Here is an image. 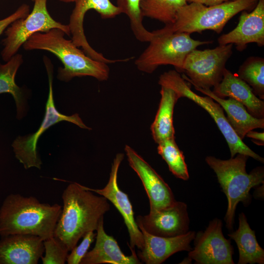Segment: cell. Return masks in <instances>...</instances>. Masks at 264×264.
<instances>
[{"label":"cell","instance_id":"cell-34","mask_svg":"<svg viewBox=\"0 0 264 264\" xmlns=\"http://www.w3.org/2000/svg\"><path fill=\"white\" fill-rule=\"evenodd\" d=\"M59 0L62 2H66V3L74 2L75 1V0Z\"/></svg>","mask_w":264,"mask_h":264},{"label":"cell","instance_id":"cell-21","mask_svg":"<svg viewBox=\"0 0 264 264\" xmlns=\"http://www.w3.org/2000/svg\"><path fill=\"white\" fill-rule=\"evenodd\" d=\"M195 88L212 98L218 103L227 114V121L232 129L242 140L250 131L264 128V118L253 116L245 107L236 100L228 98L227 99L216 96L210 89H203L194 86Z\"/></svg>","mask_w":264,"mask_h":264},{"label":"cell","instance_id":"cell-11","mask_svg":"<svg viewBox=\"0 0 264 264\" xmlns=\"http://www.w3.org/2000/svg\"><path fill=\"white\" fill-rule=\"evenodd\" d=\"M222 226L221 220L215 219L203 232L196 233L194 247L188 257L198 264H234L233 247L230 239L224 237Z\"/></svg>","mask_w":264,"mask_h":264},{"label":"cell","instance_id":"cell-19","mask_svg":"<svg viewBox=\"0 0 264 264\" xmlns=\"http://www.w3.org/2000/svg\"><path fill=\"white\" fill-rule=\"evenodd\" d=\"M96 240L93 249L88 251L80 264H141L134 249H130L132 254L127 256L121 251L116 240L108 235L104 228V217L100 220Z\"/></svg>","mask_w":264,"mask_h":264},{"label":"cell","instance_id":"cell-26","mask_svg":"<svg viewBox=\"0 0 264 264\" xmlns=\"http://www.w3.org/2000/svg\"><path fill=\"white\" fill-rule=\"evenodd\" d=\"M238 76L252 89L255 95L264 99V59L249 57L240 66Z\"/></svg>","mask_w":264,"mask_h":264},{"label":"cell","instance_id":"cell-15","mask_svg":"<svg viewBox=\"0 0 264 264\" xmlns=\"http://www.w3.org/2000/svg\"><path fill=\"white\" fill-rule=\"evenodd\" d=\"M125 151L129 165L142 181L149 199L150 210L168 206L176 200L168 184L130 146Z\"/></svg>","mask_w":264,"mask_h":264},{"label":"cell","instance_id":"cell-10","mask_svg":"<svg viewBox=\"0 0 264 264\" xmlns=\"http://www.w3.org/2000/svg\"><path fill=\"white\" fill-rule=\"evenodd\" d=\"M47 0H35L32 11L25 17L13 22L6 29V38L2 41L3 48L1 52L4 61H8L17 54L24 43L36 33L57 28L70 35L68 25L55 21L50 16L47 9Z\"/></svg>","mask_w":264,"mask_h":264},{"label":"cell","instance_id":"cell-14","mask_svg":"<svg viewBox=\"0 0 264 264\" xmlns=\"http://www.w3.org/2000/svg\"><path fill=\"white\" fill-rule=\"evenodd\" d=\"M122 153H118L112 164L109 180L103 189H94L85 186V188L98 195L104 197L110 201L122 215L130 236V249L135 246L139 250L143 247V235L138 228L134 217L132 206L128 196L119 188L117 174L120 164L124 158Z\"/></svg>","mask_w":264,"mask_h":264},{"label":"cell","instance_id":"cell-12","mask_svg":"<svg viewBox=\"0 0 264 264\" xmlns=\"http://www.w3.org/2000/svg\"><path fill=\"white\" fill-rule=\"evenodd\" d=\"M75 6L70 16L68 24L71 40L77 46L81 47L88 57L106 64L120 62V59L111 60L95 50L88 43L85 34L83 22L87 12L95 10L102 19H112L121 13L118 7L110 0H75Z\"/></svg>","mask_w":264,"mask_h":264},{"label":"cell","instance_id":"cell-5","mask_svg":"<svg viewBox=\"0 0 264 264\" xmlns=\"http://www.w3.org/2000/svg\"><path fill=\"white\" fill-rule=\"evenodd\" d=\"M259 0H236L206 6L191 2L180 8L175 22L157 30L162 33L181 32L191 34L213 30L220 33L228 22L243 11L253 10Z\"/></svg>","mask_w":264,"mask_h":264},{"label":"cell","instance_id":"cell-18","mask_svg":"<svg viewBox=\"0 0 264 264\" xmlns=\"http://www.w3.org/2000/svg\"><path fill=\"white\" fill-rule=\"evenodd\" d=\"M143 235L144 244L137 256L146 264H160L174 254L192 249L191 242L196 235L195 231H188L179 236L163 237L154 236L139 228Z\"/></svg>","mask_w":264,"mask_h":264},{"label":"cell","instance_id":"cell-29","mask_svg":"<svg viewBox=\"0 0 264 264\" xmlns=\"http://www.w3.org/2000/svg\"><path fill=\"white\" fill-rule=\"evenodd\" d=\"M44 255L41 259L43 264H64L66 262L68 250L54 236L43 241Z\"/></svg>","mask_w":264,"mask_h":264},{"label":"cell","instance_id":"cell-3","mask_svg":"<svg viewBox=\"0 0 264 264\" xmlns=\"http://www.w3.org/2000/svg\"><path fill=\"white\" fill-rule=\"evenodd\" d=\"M61 29H52L45 32H39L31 36L23 44L25 50H44L55 55L64 67L58 70L57 78L68 82L76 77L91 76L100 81L109 77L108 64L93 60L64 37Z\"/></svg>","mask_w":264,"mask_h":264},{"label":"cell","instance_id":"cell-35","mask_svg":"<svg viewBox=\"0 0 264 264\" xmlns=\"http://www.w3.org/2000/svg\"><path fill=\"white\" fill-rule=\"evenodd\" d=\"M32 0L33 2L35 1V0Z\"/></svg>","mask_w":264,"mask_h":264},{"label":"cell","instance_id":"cell-24","mask_svg":"<svg viewBox=\"0 0 264 264\" xmlns=\"http://www.w3.org/2000/svg\"><path fill=\"white\" fill-rule=\"evenodd\" d=\"M23 61L22 55L17 53L6 64L0 63V94L8 93L12 95L16 103L17 117L19 119L25 113V99L22 89L16 84L15 79Z\"/></svg>","mask_w":264,"mask_h":264},{"label":"cell","instance_id":"cell-30","mask_svg":"<svg viewBox=\"0 0 264 264\" xmlns=\"http://www.w3.org/2000/svg\"><path fill=\"white\" fill-rule=\"evenodd\" d=\"M96 234L93 231L87 233L83 237L80 244L77 245L70 251L68 255L66 262L68 264H79L83 258L87 253L89 247L94 240Z\"/></svg>","mask_w":264,"mask_h":264},{"label":"cell","instance_id":"cell-25","mask_svg":"<svg viewBox=\"0 0 264 264\" xmlns=\"http://www.w3.org/2000/svg\"><path fill=\"white\" fill-rule=\"evenodd\" d=\"M187 4L186 0H140L139 7L143 17L158 20L166 25L175 22L178 10Z\"/></svg>","mask_w":264,"mask_h":264},{"label":"cell","instance_id":"cell-6","mask_svg":"<svg viewBox=\"0 0 264 264\" xmlns=\"http://www.w3.org/2000/svg\"><path fill=\"white\" fill-rule=\"evenodd\" d=\"M153 32L154 35L149 46L134 62L138 70L147 73H153L162 65L173 66L176 71L182 72L185 59L191 51L212 43L194 40L186 33Z\"/></svg>","mask_w":264,"mask_h":264},{"label":"cell","instance_id":"cell-27","mask_svg":"<svg viewBox=\"0 0 264 264\" xmlns=\"http://www.w3.org/2000/svg\"><path fill=\"white\" fill-rule=\"evenodd\" d=\"M158 153L167 164L170 172L177 178L187 180L189 175L183 152L179 149L175 138L158 144Z\"/></svg>","mask_w":264,"mask_h":264},{"label":"cell","instance_id":"cell-1","mask_svg":"<svg viewBox=\"0 0 264 264\" xmlns=\"http://www.w3.org/2000/svg\"><path fill=\"white\" fill-rule=\"evenodd\" d=\"M62 198L63 206L54 236L70 251L87 233L96 230L110 205L104 197L94 195L76 182L68 185Z\"/></svg>","mask_w":264,"mask_h":264},{"label":"cell","instance_id":"cell-17","mask_svg":"<svg viewBox=\"0 0 264 264\" xmlns=\"http://www.w3.org/2000/svg\"><path fill=\"white\" fill-rule=\"evenodd\" d=\"M44 253L43 240L27 234L1 237L0 264H37Z\"/></svg>","mask_w":264,"mask_h":264},{"label":"cell","instance_id":"cell-7","mask_svg":"<svg viewBox=\"0 0 264 264\" xmlns=\"http://www.w3.org/2000/svg\"><path fill=\"white\" fill-rule=\"evenodd\" d=\"M158 84L161 87L174 90L179 98L186 97L191 100L209 113L226 141L231 157L241 154L264 163V158L247 146L232 129L221 106L211 97L201 96L193 92L190 83L184 80L178 72L171 70L164 72L159 77Z\"/></svg>","mask_w":264,"mask_h":264},{"label":"cell","instance_id":"cell-8","mask_svg":"<svg viewBox=\"0 0 264 264\" xmlns=\"http://www.w3.org/2000/svg\"><path fill=\"white\" fill-rule=\"evenodd\" d=\"M44 62L47 71L49 84L48 95L44 118L35 132L24 136H19L12 144L15 157L25 169L33 167L39 170L41 169L42 162L37 150V144L41 136L51 126L59 122L65 121L73 123L82 129H91L85 125L78 113L66 115L57 110L53 97V66L46 56L44 57Z\"/></svg>","mask_w":264,"mask_h":264},{"label":"cell","instance_id":"cell-33","mask_svg":"<svg viewBox=\"0 0 264 264\" xmlns=\"http://www.w3.org/2000/svg\"><path fill=\"white\" fill-rule=\"evenodd\" d=\"M236 0H186L187 3L195 2L204 4L206 6H213L221 4L222 3L234 1Z\"/></svg>","mask_w":264,"mask_h":264},{"label":"cell","instance_id":"cell-9","mask_svg":"<svg viewBox=\"0 0 264 264\" xmlns=\"http://www.w3.org/2000/svg\"><path fill=\"white\" fill-rule=\"evenodd\" d=\"M233 45L194 49L185 59L182 77L194 86L210 89L221 81L226 63L232 54Z\"/></svg>","mask_w":264,"mask_h":264},{"label":"cell","instance_id":"cell-13","mask_svg":"<svg viewBox=\"0 0 264 264\" xmlns=\"http://www.w3.org/2000/svg\"><path fill=\"white\" fill-rule=\"evenodd\" d=\"M135 220L139 228L154 236L175 237L189 231L187 206L181 201H176L168 206L150 210L148 215L138 216Z\"/></svg>","mask_w":264,"mask_h":264},{"label":"cell","instance_id":"cell-23","mask_svg":"<svg viewBox=\"0 0 264 264\" xmlns=\"http://www.w3.org/2000/svg\"><path fill=\"white\" fill-rule=\"evenodd\" d=\"M160 93L161 99L158 109L151 127L153 138L157 144L175 138L174 109L180 98L174 90L165 87H161Z\"/></svg>","mask_w":264,"mask_h":264},{"label":"cell","instance_id":"cell-28","mask_svg":"<svg viewBox=\"0 0 264 264\" xmlns=\"http://www.w3.org/2000/svg\"><path fill=\"white\" fill-rule=\"evenodd\" d=\"M117 6L121 13L129 18L132 31L137 40L141 42H149L154 36L153 32L148 31L144 26L143 17L139 7L140 0H116Z\"/></svg>","mask_w":264,"mask_h":264},{"label":"cell","instance_id":"cell-20","mask_svg":"<svg viewBox=\"0 0 264 264\" xmlns=\"http://www.w3.org/2000/svg\"><path fill=\"white\" fill-rule=\"evenodd\" d=\"M212 92L221 98H233L240 102L253 116L264 118V101L254 93L252 88L237 75L224 69L221 81Z\"/></svg>","mask_w":264,"mask_h":264},{"label":"cell","instance_id":"cell-2","mask_svg":"<svg viewBox=\"0 0 264 264\" xmlns=\"http://www.w3.org/2000/svg\"><path fill=\"white\" fill-rule=\"evenodd\" d=\"M62 206L40 202L34 197L11 194L0 208V236L27 234L43 241L54 236Z\"/></svg>","mask_w":264,"mask_h":264},{"label":"cell","instance_id":"cell-16","mask_svg":"<svg viewBox=\"0 0 264 264\" xmlns=\"http://www.w3.org/2000/svg\"><path fill=\"white\" fill-rule=\"evenodd\" d=\"M220 45L234 44L237 50H244L249 43L264 45V0H259L252 11L242 12L236 27L218 39Z\"/></svg>","mask_w":264,"mask_h":264},{"label":"cell","instance_id":"cell-22","mask_svg":"<svg viewBox=\"0 0 264 264\" xmlns=\"http://www.w3.org/2000/svg\"><path fill=\"white\" fill-rule=\"evenodd\" d=\"M228 236L236 243L239 254L238 264H264V250L257 242L243 213L239 216V227Z\"/></svg>","mask_w":264,"mask_h":264},{"label":"cell","instance_id":"cell-4","mask_svg":"<svg viewBox=\"0 0 264 264\" xmlns=\"http://www.w3.org/2000/svg\"><path fill=\"white\" fill-rule=\"evenodd\" d=\"M249 156L237 154L235 157L222 160L213 156H207L205 161L216 174L218 180L225 194L228 202L224 217L226 227L233 230L234 217L237 204L242 202L250 203V190L264 182L263 167H258L249 173L246 171Z\"/></svg>","mask_w":264,"mask_h":264},{"label":"cell","instance_id":"cell-31","mask_svg":"<svg viewBox=\"0 0 264 264\" xmlns=\"http://www.w3.org/2000/svg\"><path fill=\"white\" fill-rule=\"evenodd\" d=\"M29 6L27 4H22L13 13L0 20V36L13 22L27 16L29 13Z\"/></svg>","mask_w":264,"mask_h":264},{"label":"cell","instance_id":"cell-32","mask_svg":"<svg viewBox=\"0 0 264 264\" xmlns=\"http://www.w3.org/2000/svg\"><path fill=\"white\" fill-rule=\"evenodd\" d=\"M247 137L251 139V140L256 145L263 146L264 145V132H257L253 130L248 132L245 135Z\"/></svg>","mask_w":264,"mask_h":264}]
</instances>
